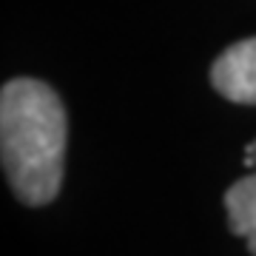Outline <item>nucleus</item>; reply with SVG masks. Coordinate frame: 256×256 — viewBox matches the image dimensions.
<instances>
[{"mask_svg": "<svg viewBox=\"0 0 256 256\" xmlns=\"http://www.w3.org/2000/svg\"><path fill=\"white\" fill-rule=\"evenodd\" d=\"M245 165L250 174L236 180L225 191V210L230 234L245 239L248 250L256 256V140L245 148Z\"/></svg>", "mask_w": 256, "mask_h": 256, "instance_id": "3", "label": "nucleus"}, {"mask_svg": "<svg viewBox=\"0 0 256 256\" xmlns=\"http://www.w3.org/2000/svg\"><path fill=\"white\" fill-rule=\"evenodd\" d=\"M66 111L46 82L18 77L0 92V154L12 191L26 205H48L60 194Z\"/></svg>", "mask_w": 256, "mask_h": 256, "instance_id": "1", "label": "nucleus"}, {"mask_svg": "<svg viewBox=\"0 0 256 256\" xmlns=\"http://www.w3.org/2000/svg\"><path fill=\"white\" fill-rule=\"evenodd\" d=\"M210 82L225 100L256 106V37L225 48L210 66Z\"/></svg>", "mask_w": 256, "mask_h": 256, "instance_id": "2", "label": "nucleus"}]
</instances>
